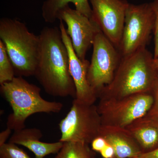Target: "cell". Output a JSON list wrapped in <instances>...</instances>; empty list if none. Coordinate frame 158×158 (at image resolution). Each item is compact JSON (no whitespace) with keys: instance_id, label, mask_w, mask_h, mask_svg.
Segmentation results:
<instances>
[{"instance_id":"obj_3","label":"cell","mask_w":158,"mask_h":158,"mask_svg":"<svg viewBox=\"0 0 158 158\" xmlns=\"http://www.w3.org/2000/svg\"><path fill=\"white\" fill-rule=\"evenodd\" d=\"M1 91L12 110L7 118V127L14 131L25 128L26 120L33 114L58 113L63 108L60 102L43 98L40 88L23 77H15L11 81L1 85Z\"/></svg>"},{"instance_id":"obj_24","label":"cell","mask_w":158,"mask_h":158,"mask_svg":"<svg viewBox=\"0 0 158 158\" xmlns=\"http://www.w3.org/2000/svg\"><path fill=\"white\" fill-rule=\"evenodd\" d=\"M138 157L139 158H158V148L150 152H142Z\"/></svg>"},{"instance_id":"obj_9","label":"cell","mask_w":158,"mask_h":158,"mask_svg":"<svg viewBox=\"0 0 158 158\" xmlns=\"http://www.w3.org/2000/svg\"><path fill=\"white\" fill-rule=\"evenodd\" d=\"M93 19L102 32L118 49L130 3L127 0H89Z\"/></svg>"},{"instance_id":"obj_7","label":"cell","mask_w":158,"mask_h":158,"mask_svg":"<svg viewBox=\"0 0 158 158\" xmlns=\"http://www.w3.org/2000/svg\"><path fill=\"white\" fill-rule=\"evenodd\" d=\"M155 15L150 3L129 4L118 51L122 57L146 48L154 27Z\"/></svg>"},{"instance_id":"obj_20","label":"cell","mask_w":158,"mask_h":158,"mask_svg":"<svg viewBox=\"0 0 158 158\" xmlns=\"http://www.w3.org/2000/svg\"><path fill=\"white\" fill-rule=\"evenodd\" d=\"M152 93L153 97V103L147 114L150 116L158 118V74Z\"/></svg>"},{"instance_id":"obj_15","label":"cell","mask_w":158,"mask_h":158,"mask_svg":"<svg viewBox=\"0 0 158 158\" xmlns=\"http://www.w3.org/2000/svg\"><path fill=\"white\" fill-rule=\"evenodd\" d=\"M69 3L75 9L89 18L92 16V9L89 0H46L42 6V15L44 21L53 23L58 19L59 11Z\"/></svg>"},{"instance_id":"obj_14","label":"cell","mask_w":158,"mask_h":158,"mask_svg":"<svg viewBox=\"0 0 158 158\" xmlns=\"http://www.w3.org/2000/svg\"><path fill=\"white\" fill-rule=\"evenodd\" d=\"M141 148L142 152L158 148V118L147 114L127 127Z\"/></svg>"},{"instance_id":"obj_25","label":"cell","mask_w":158,"mask_h":158,"mask_svg":"<svg viewBox=\"0 0 158 158\" xmlns=\"http://www.w3.org/2000/svg\"><path fill=\"white\" fill-rule=\"evenodd\" d=\"M153 65L155 68L158 71V57L153 59Z\"/></svg>"},{"instance_id":"obj_1","label":"cell","mask_w":158,"mask_h":158,"mask_svg":"<svg viewBox=\"0 0 158 158\" xmlns=\"http://www.w3.org/2000/svg\"><path fill=\"white\" fill-rule=\"evenodd\" d=\"M39 37V56L34 76L50 95L75 98L68 50L60 28L45 27Z\"/></svg>"},{"instance_id":"obj_13","label":"cell","mask_w":158,"mask_h":158,"mask_svg":"<svg viewBox=\"0 0 158 158\" xmlns=\"http://www.w3.org/2000/svg\"><path fill=\"white\" fill-rule=\"evenodd\" d=\"M43 136L41 130L37 128H25L14 131L9 142L27 148L35 155L36 158H44L52 154H57L63 146L59 141L46 143L40 141Z\"/></svg>"},{"instance_id":"obj_26","label":"cell","mask_w":158,"mask_h":158,"mask_svg":"<svg viewBox=\"0 0 158 158\" xmlns=\"http://www.w3.org/2000/svg\"><path fill=\"white\" fill-rule=\"evenodd\" d=\"M139 158L138 157H138H134V158Z\"/></svg>"},{"instance_id":"obj_6","label":"cell","mask_w":158,"mask_h":158,"mask_svg":"<svg viewBox=\"0 0 158 158\" xmlns=\"http://www.w3.org/2000/svg\"><path fill=\"white\" fill-rule=\"evenodd\" d=\"M102 124L97 106L83 103L74 99L67 115L59 124V141L89 144L99 136Z\"/></svg>"},{"instance_id":"obj_10","label":"cell","mask_w":158,"mask_h":158,"mask_svg":"<svg viewBox=\"0 0 158 158\" xmlns=\"http://www.w3.org/2000/svg\"><path fill=\"white\" fill-rule=\"evenodd\" d=\"M58 19L65 22L67 34L75 52L82 61H85L87 52L93 45L97 34L101 31L98 25L76 9L65 6L59 11Z\"/></svg>"},{"instance_id":"obj_19","label":"cell","mask_w":158,"mask_h":158,"mask_svg":"<svg viewBox=\"0 0 158 158\" xmlns=\"http://www.w3.org/2000/svg\"><path fill=\"white\" fill-rule=\"evenodd\" d=\"M155 15L154 27L153 32L154 34V59L158 57V0H153L150 2Z\"/></svg>"},{"instance_id":"obj_8","label":"cell","mask_w":158,"mask_h":158,"mask_svg":"<svg viewBox=\"0 0 158 158\" xmlns=\"http://www.w3.org/2000/svg\"><path fill=\"white\" fill-rule=\"evenodd\" d=\"M92 46L88 80L98 94L112 81L122 57L118 49L102 31L97 34Z\"/></svg>"},{"instance_id":"obj_21","label":"cell","mask_w":158,"mask_h":158,"mask_svg":"<svg viewBox=\"0 0 158 158\" xmlns=\"http://www.w3.org/2000/svg\"><path fill=\"white\" fill-rule=\"evenodd\" d=\"M108 144L107 141L101 136L94 138L91 142V149L94 151L100 152Z\"/></svg>"},{"instance_id":"obj_11","label":"cell","mask_w":158,"mask_h":158,"mask_svg":"<svg viewBox=\"0 0 158 158\" xmlns=\"http://www.w3.org/2000/svg\"><path fill=\"white\" fill-rule=\"evenodd\" d=\"M59 27L62 39L68 50L69 71L76 89L74 99L86 104H94L98 97L97 93L91 88L88 81V72L90 62L87 59L82 61L77 56L73 47L70 37L67 34L62 20H60Z\"/></svg>"},{"instance_id":"obj_23","label":"cell","mask_w":158,"mask_h":158,"mask_svg":"<svg viewBox=\"0 0 158 158\" xmlns=\"http://www.w3.org/2000/svg\"><path fill=\"white\" fill-rule=\"evenodd\" d=\"M12 131L11 129L7 127L6 130L0 133V146L6 144V141L10 137Z\"/></svg>"},{"instance_id":"obj_2","label":"cell","mask_w":158,"mask_h":158,"mask_svg":"<svg viewBox=\"0 0 158 158\" xmlns=\"http://www.w3.org/2000/svg\"><path fill=\"white\" fill-rule=\"evenodd\" d=\"M153 59L146 48L122 57L113 80L98 93V98H118L152 93L158 74Z\"/></svg>"},{"instance_id":"obj_12","label":"cell","mask_w":158,"mask_h":158,"mask_svg":"<svg viewBox=\"0 0 158 158\" xmlns=\"http://www.w3.org/2000/svg\"><path fill=\"white\" fill-rule=\"evenodd\" d=\"M99 136L104 138L113 146L115 158L136 157L142 153L138 142L126 127L102 125Z\"/></svg>"},{"instance_id":"obj_4","label":"cell","mask_w":158,"mask_h":158,"mask_svg":"<svg viewBox=\"0 0 158 158\" xmlns=\"http://www.w3.org/2000/svg\"><path fill=\"white\" fill-rule=\"evenodd\" d=\"M0 40L6 46L15 76H34L39 56V35L29 31L19 21L3 18L0 20Z\"/></svg>"},{"instance_id":"obj_22","label":"cell","mask_w":158,"mask_h":158,"mask_svg":"<svg viewBox=\"0 0 158 158\" xmlns=\"http://www.w3.org/2000/svg\"><path fill=\"white\" fill-rule=\"evenodd\" d=\"M100 153L103 158H114L116 155L115 149L109 143Z\"/></svg>"},{"instance_id":"obj_18","label":"cell","mask_w":158,"mask_h":158,"mask_svg":"<svg viewBox=\"0 0 158 158\" xmlns=\"http://www.w3.org/2000/svg\"><path fill=\"white\" fill-rule=\"evenodd\" d=\"M0 158H31L17 144L6 143L0 146Z\"/></svg>"},{"instance_id":"obj_17","label":"cell","mask_w":158,"mask_h":158,"mask_svg":"<svg viewBox=\"0 0 158 158\" xmlns=\"http://www.w3.org/2000/svg\"><path fill=\"white\" fill-rule=\"evenodd\" d=\"M15 76L14 67L6 46L0 40V85L11 81Z\"/></svg>"},{"instance_id":"obj_5","label":"cell","mask_w":158,"mask_h":158,"mask_svg":"<svg viewBox=\"0 0 158 158\" xmlns=\"http://www.w3.org/2000/svg\"><path fill=\"white\" fill-rule=\"evenodd\" d=\"M152 93L132 94L121 98H102L97 106L102 125L126 127L146 115L152 106Z\"/></svg>"},{"instance_id":"obj_16","label":"cell","mask_w":158,"mask_h":158,"mask_svg":"<svg viewBox=\"0 0 158 158\" xmlns=\"http://www.w3.org/2000/svg\"><path fill=\"white\" fill-rule=\"evenodd\" d=\"M88 144L83 142H63V146L55 158H93V152Z\"/></svg>"}]
</instances>
